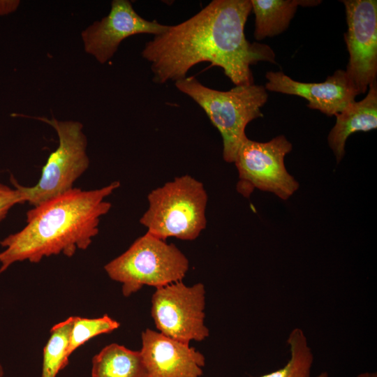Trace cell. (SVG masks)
<instances>
[{"mask_svg": "<svg viewBox=\"0 0 377 377\" xmlns=\"http://www.w3.org/2000/svg\"><path fill=\"white\" fill-rule=\"evenodd\" d=\"M175 86L204 110L221 135L223 159L234 163L238 149L246 138L247 124L263 116L260 108L268 98L265 87L252 84L219 91L204 86L194 76L176 81Z\"/></svg>", "mask_w": 377, "mask_h": 377, "instance_id": "obj_3", "label": "cell"}, {"mask_svg": "<svg viewBox=\"0 0 377 377\" xmlns=\"http://www.w3.org/2000/svg\"><path fill=\"white\" fill-rule=\"evenodd\" d=\"M315 377H329V375L327 372L323 371ZM357 377H377V374L376 372H364L360 374Z\"/></svg>", "mask_w": 377, "mask_h": 377, "instance_id": "obj_21", "label": "cell"}, {"mask_svg": "<svg viewBox=\"0 0 377 377\" xmlns=\"http://www.w3.org/2000/svg\"><path fill=\"white\" fill-rule=\"evenodd\" d=\"M45 122L54 128L59 145L48 156L38 182L32 186L20 184L13 177V185L21 194L24 203L38 206L73 189L74 183L88 169L87 138L83 125L77 121H60L54 117H28Z\"/></svg>", "mask_w": 377, "mask_h": 377, "instance_id": "obj_6", "label": "cell"}, {"mask_svg": "<svg viewBox=\"0 0 377 377\" xmlns=\"http://www.w3.org/2000/svg\"><path fill=\"white\" fill-rule=\"evenodd\" d=\"M188 268V260L179 248L147 232L104 267L111 279L122 284L125 297L144 286L158 288L182 281Z\"/></svg>", "mask_w": 377, "mask_h": 377, "instance_id": "obj_5", "label": "cell"}, {"mask_svg": "<svg viewBox=\"0 0 377 377\" xmlns=\"http://www.w3.org/2000/svg\"><path fill=\"white\" fill-rule=\"evenodd\" d=\"M347 31L344 35L349 53L345 70L358 95L367 91L377 75V1L343 0Z\"/></svg>", "mask_w": 377, "mask_h": 377, "instance_id": "obj_9", "label": "cell"}, {"mask_svg": "<svg viewBox=\"0 0 377 377\" xmlns=\"http://www.w3.org/2000/svg\"><path fill=\"white\" fill-rule=\"evenodd\" d=\"M251 10V0H214L191 18L168 25L142 51L150 63L153 81H178L193 66L207 61L221 67L235 86L253 84L251 66L276 61L269 46L246 38L244 27Z\"/></svg>", "mask_w": 377, "mask_h": 377, "instance_id": "obj_1", "label": "cell"}, {"mask_svg": "<svg viewBox=\"0 0 377 377\" xmlns=\"http://www.w3.org/2000/svg\"><path fill=\"white\" fill-rule=\"evenodd\" d=\"M367 96L361 101L351 102L335 115L337 120L328 135V144L337 163L345 154L346 140L358 131H369L377 128V84L369 86Z\"/></svg>", "mask_w": 377, "mask_h": 377, "instance_id": "obj_13", "label": "cell"}, {"mask_svg": "<svg viewBox=\"0 0 377 377\" xmlns=\"http://www.w3.org/2000/svg\"><path fill=\"white\" fill-rule=\"evenodd\" d=\"M205 288L198 283L188 286L182 281L156 288L151 315L158 332L188 343L209 335L205 325Z\"/></svg>", "mask_w": 377, "mask_h": 377, "instance_id": "obj_8", "label": "cell"}, {"mask_svg": "<svg viewBox=\"0 0 377 377\" xmlns=\"http://www.w3.org/2000/svg\"><path fill=\"white\" fill-rule=\"evenodd\" d=\"M290 358L285 366L260 377H310L313 354L304 331L295 327L288 334Z\"/></svg>", "mask_w": 377, "mask_h": 377, "instance_id": "obj_17", "label": "cell"}, {"mask_svg": "<svg viewBox=\"0 0 377 377\" xmlns=\"http://www.w3.org/2000/svg\"><path fill=\"white\" fill-rule=\"evenodd\" d=\"M140 353L149 377H200L205 357L189 343L147 329Z\"/></svg>", "mask_w": 377, "mask_h": 377, "instance_id": "obj_12", "label": "cell"}, {"mask_svg": "<svg viewBox=\"0 0 377 377\" xmlns=\"http://www.w3.org/2000/svg\"><path fill=\"white\" fill-rule=\"evenodd\" d=\"M265 77L266 90L304 98L308 101V108L327 116H335L358 95L342 69L337 70L322 82L296 81L281 71H269Z\"/></svg>", "mask_w": 377, "mask_h": 377, "instance_id": "obj_11", "label": "cell"}, {"mask_svg": "<svg viewBox=\"0 0 377 377\" xmlns=\"http://www.w3.org/2000/svg\"><path fill=\"white\" fill-rule=\"evenodd\" d=\"M20 5L19 1L0 0V15L14 12Z\"/></svg>", "mask_w": 377, "mask_h": 377, "instance_id": "obj_20", "label": "cell"}, {"mask_svg": "<svg viewBox=\"0 0 377 377\" xmlns=\"http://www.w3.org/2000/svg\"><path fill=\"white\" fill-rule=\"evenodd\" d=\"M318 0H251L255 15L254 38L261 40L277 36L288 27L297 6H314Z\"/></svg>", "mask_w": 377, "mask_h": 377, "instance_id": "obj_14", "label": "cell"}, {"mask_svg": "<svg viewBox=\"0 0 377 377\" xmlns=\"http://www.w3.org/2000/svg\"><path fill=\"white\" fill-rule=\"evenodd\" d=\"M120 323L108 315L96 318L75 316L72 327L68 355L91 338L117 330Z\"/></svg>", "mask_w": 377, "mask_h": 377, "instance_id": "obj_18", "label": "cell"}, {"mask_svg": "<svg viewBox=\"0 0 377 377\" xmlns=\"http://www.w3.org/2000/svg\"><path fill=\"white\" fill-rule=\"evenodd\" d=\"M168 27L142 17L128 0H114L108 15L83 30L81 38L85 52L103 64L112 59L124 39L140 34L156 36Z\"/></svg>", "mask_w": 377, "mask_h": 377, "instance_id": "obj_10", "label": "cell"}, {"mask_svg": "<svg viewBox=\"0 0 377 377\" xmlns=\"http://www.w3.org/2000/svg\"><path fill=\"white\" fill-rule=\"evenodd\" d=\"M292 144L284 135L266 142L249 140L240 145L234 163L239 173L237 191L249 198L254 188L288 199L299 188L298 182L285 166L284 158L292 150Z\"/></svg>", "mask_w": 377, "mask_h": 377, "instance_id": "obj_7", "label": "cell"}, {"mask_svg": "<svg viewBox=\"0 0 377 377\" xmlns=\"http://www.w3.org/2000/svg\"><path fill=\"white\" fill-rule=\"evenodd\" d=\"M75 316L54 325L44 350L41 377H56L68 364V346Z\"/></svg>", "mask_w": 377, "mask_h": 377, "instance_id": "obj_16", "label": "cell"}, {"mask_svg": "<svg viewBox=\"0 0 377 377\" xmlns=\"http://www.w3.org/2000/svg\"><path fill=\"white\" fill-rule=\"evenodd\" d=\"M19 190L0 183V223L6 218L9 211L17 204H23Z\"/></svg>", "mask_w": 377, "mask_h": 377, "instance_id": "obj_19", "label": "cell"}, {"mask_svg": "<svg viewBox=\"0 0 377 377\" xmlns=\"http://www.w3.org/2000/svg\"><path fill=\"white\" fill-rule=\"evenodd\" d=\"M91 377H149V374L140 350L111 343L93 357Z\"/></svg>", "mask_w": 377, "mask_h": 377, "instance_id": "obj_15", "label": "cell"}, {"mask_svg": "<svg viewBox=\"0 0 377 377\" xmlns=\"http://www.w3.org/2000/svg\"><path fill=\"white\" fill-rule=\"evenodd\" d=\"M3 369L2 365L0 363V377H3Z\"/></svg>", "mask_w": 377, "mask_h": 377, "instance_id": "obj_22", "label": "cell"}, {"mask_svg": "<svg viewBox=\"0 0 377 377\" xmlns=\"http://www.w3.org/2000/svg\"><path fill=\"white\" fill-rule=\"evenodd\" d=\"M148 208L140 219L147 232L165 240H194L206 228L207 193L190 175L176 177L147 195Z\"/></svg>", "mask_w": 377, "mask_h": 377, "instance_id": "obj_4", "label": "cell"}, {"mask_svg": "<svg viewBox=\"0 0 377 377\" xmlns=\"http://www.w3.org/2000/svg\"><path fill=\"white\" fill-rule=\"evenodd\" d=\"M119 182L93 190L71 191L33 207L26 213V226L0 244V274L16 262L37 263L43 258L64 254L73 256L85 250L99 231L101 219L111 203L105 200Z\"/></svg>", "mask_w": 377, "mask_h": 377, "instance_id": "obj_2", "label": "cell"}]
</instances>
